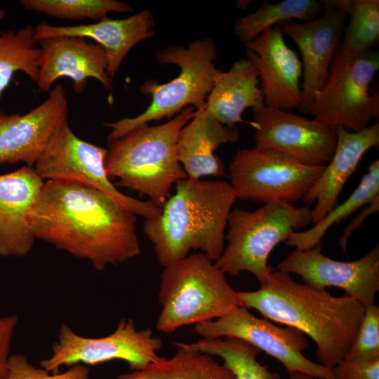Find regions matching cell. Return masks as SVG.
Returning a JSON list of instances; mask_svg holds the SVG:
<instances>
[{
    "mask_svg": "<svg viewBox=\"0 0 379 379\" xmlns=\"http://www.w3.org/2000/svg\"><path fill=\"white\" fill-rule=\"evenodd\" d=\"M18 321L17 314L0 317V379L7 377L10 345Z\"/></svg>",
    "mask_w": 379,
    "mask_h": 379,
    "instance_id": "836d02e7",
    "label": "cell"
},
{
    "mask_svg": "<svg viewBox=\"0 0 379 379\" xmlns=\"http://www.w3.org/2000/svg\"><path fill=\"white\" fill-rule=\"evenodd\" d=\"M203 338L234 337L241 339L277 359L288 374L300 372L319 379H336L333 369L310 360L302 354L310 343L301 331L281 327L239 307L223 317L195 325Z\"/></svg>",
    "mask_w": 379,
    "mask_h": 379,
    "instance_id": "7c38bea8",
    "label": "cell"
},
{
    "mask_svg": "<svg viewBox=\"0 0 379 379\" xmlns=\"http://www.w3.org/2000/svg\"><path fill=\"white\" fill-rule=\"evenodd\" d=\"M379 210V199L364 206L360 212L350 221L343 230L339 239V244L345 253H347V244L350 237L357 229L361 227L364 221L373 213Z\"/></svg>",
    "mask_w": 379,
    "mask_h": 379,
    "instance_id": "e575fe53",
    "label": "cell"
},
{
    "mask_svg": "<svg viewBox=\"0 0 379 379\" xmlns=\"http://www.w3.org/2000/svg\"><path fill=\"white\" fill-rule=\"evenodd\" d=\"M324 167L307 165L270 149H241L230 164V184L237 199L293 203L302 199Z\"/></svg>",
    "mask_w": 379,
    "mask_h": 379,
    "instance_id": "9c48e42d",
    "label": "cell"
},
{
    "mask_svg": "<svg viewBox=\"0 0 379 379\" xmlns=\"http://www.w3.org/2000/svg\"><path fill=\"white\" fill-rule=\"evenodd\" d=\"M332 369L336 379H379V359L364 361L343 359Z\"/></svg>",
    "mask_w": 379,
    "mask_h": 379,
    "instance_id": "d6a6232c",
    "label": "cell"
},
{
    "mask_svg": "<svg viewBox=\"0 0 379 379\" xmlns=\"http://www.w3.org/2000/svg\"><path fill=\"white\" fill-rule=\"evenodd\" d=\"M217 49L210 38L195 40L187 48L172 46L160 50L157 58L161 65L174 64L180 67L174 79L159 84L155 80L146 81L140 88L145 95H151L149 106L142 114L131 118L103 124L112 129L108 141L117 140L133 129L178 114L187 106L196 110L205 107V99L213 86L217 69L214 65Z\"/></svg>",
    "mask_w": 379,
    "mask_h": 379,
    "instance_id": "8992f818",
    "label": "cell"
},
{
    "mask_svg": "<svg viewBox=\"0 0 379 379\" xmlns=\"http://www.w3.org/2000/svg\"><path fill=\"white\" fill-rule=\"evenodd\" d=\"M175 184L161 213L143 222L157 262L164 267L192 250L215 262L225 248L229 215L237 200L230 182L186 178Z\"/></svg>",
    "mask_w": 379,
    "mask_h": 379,
    "instance_id": "3957f363",
    "label": "cell"
},
{
    "mask_svg": "<svg viewBox=\"0 0 379 379\" xmlns=\"http://www.w3.org/2000/svg\"><path fill=\"white\" fill-rule=\"evenodd\" d=\"M136 215L101 191L72 181L48 180L29 213L40 239L88 259L98 271L141 253Z\"/></svg>",
    "mask_w": 379,
    "mask_h": 379,
    "instance_id": "6da1fadb",
    "label": "cell"
},
{
    "mask_svg": "<svg viewBox=\"0 0 379 379\" xmlns=\"http://www.w3.org/2000/svg\"><path fill=\"white\" fill-rule=\"evenodd\" d=\"M0 258H1V257H0Z\"/></svg>",
    "mask_w": 379,
    "mask_h": 379,
    "instance_id": "74e56055",
    "label": "cell"
},
{
    "mask_svg": "<svg viewBox=\"0 0 379 379\" xmlns=\"http://www.w3.org/2000/svg\"><path fill=\"white\" fill-rule=\"evenodd\" d=\"M6 15L5 10L0 7V21L2 20Z\"/></svg>",
    "mask_w": 379,
    "mask_h": 379,
    "instance_id": "8d00e7d4",
    "label": "cell"
},
{
    "mask_svg": "<svg viewBox=\"0 0 379 379\" xmlns=\"http://www.w3.org/2000/svg\"><path fill=\"white\" fill-rule=\"evenodd\" d=\"M68 112L67 95L59 84L27 113L9 114L0 110V164L24 162L34 166L67 120Z\"/></svg>",
    "mask_w": 379,
    "mask_h": 379,
    "instance_id": "9a60e30c",
    "label": "cell"
},
{
    "mask_svg": "<svg viewBox=\"0 0 379 379\" xmlns=\"http://www.w3.org/2000/svg\"><path fill=\"white\" fill-rule=\"evenodd\" d=\"M379 199V160L368 166V171L349 197L340 204H336L318 222L304 231L294 232L285 241L288 246L308 250L321 242L331 226L338 224L350 215L364 206Z\"/></svg>",
    "mask_w": 379,
    "mask_h": 379,
    "instance_id": "d4e9b609",
    "label": "cell"
},
{
    "mask_svg": "<svg viewBox=\"0 0 379 379\" xmlns=\"http://www.w3.org/2000/svg\"><path fill=\"white\" fill-rule=\"evenodd\" d=\"M322 1L284 0L277 3L265 1L255 12L238 19L234 32L246 44L260 35L267 28L290 20L314 19L323 9Z\"/></svg>",
    "mask_w": 379,
    "mask_h": 379,
    "instance_id": "4316f807",
    "label": "cell"
},
{
    "mask_svg": "<svg viewBox=\"0 0 379 379\" xmlns=\"http://www.w3.org/2000/svg\"><path fill=\"white\" fill-rule=\"evenodd\" d=\"M240 131L235 126L222 124L205 109L195 110L180 131L176 143L178 159L187 177L199 180L206 175H226L225 165L214 151L222 144L236 143Z\"/></svg>",
    "mask_w": 379,
    "mask_h": 379,
    "instance_id": "7402d4cb",
    "label": "cell"
},
{
    "mask_svg": "<svg viewBox=\"0 0 379 379\" xmlns=\"http://www.w3.org/2000/svg\"><path fill=\"white\" fill-rule=\"evenodd\" d=\"M323 13L313 20L299 22L290 20L277 27L292 39L302 55L301 102L298 108L308 114L315 94L325 84L335 52L341 43L347 13L322 1Z\"/></svg>",
    "mask_w": 379,
    "mask_h": 379,
    "instance_id": "2e32d148",
    "label": "cell"
},
{
    "mask_svg": "<svg viewBox=\"0 0 379 379\" xmlns=\"http://www.w3.org/2000/svg\"><path fill=\"white\" fill-rule=\"evenodd\" d=\"M38 43L41 57L36 84L41 93L49 92L62 77L72 80L73 91L77 94L83 93L89 78L98 80L105 89L110 88L107 57L100 45L75 36L51 38Z\"/></svg>",
    "mask_w": 379,
    "mask_h": 379,
    "instance_id": "ac0fdd59",
    "label": "cell"
},
{
    "mask_svg": "<svg viewBox=\"0 0 379 379\" xmlns=\"http://www.w3.org/2000/svg\"><path fill=\"white\" fill-rule=\"evenodd\" d=\"M34 167L24 166L0 175V257L21 258L36 239L29 225V213L42 186Z\"/></svg>",
    "mask_w": 379,
    "mask_h": 379,
    "instance_id": "d6986e66",
    "label": "cell"
},
{
    "mask_svg": "<svg viewBox=\"0 0 379 379\" xmlns=\"http://www.w3.org/2000/svg\"><path fill=\"white\" fill-rule=\"evenodd\" d=\"M277 270L296 274L314 288H342L366 307L375 304L379 291V246L357 260L340 261L324 255L321 242L308 250L295 248L278 263Z\"/></svg>",
    "mask_w": 379,
    "mask_h": 379,
    "instance_id": "5bb4252c",
    "label": "cell"
},
{
    "mask_svg": "<svg viewBox=\"0 0 379 379\" xmlns=\"http://www.w3.org/2000/svg\"><path fill=\"white\" fill-rule=\"evenodd\" d=\"M258 290L239 291L243 307L264 318L294 328L316 344L320 364L333 368L350 350L366 307L348 296H333L326 289L297 282L291 274L273 270Z\"/></svg>",
    "mask_w": 379,
    "mask_h": 379,
    "instance_id": "7a4b0ae2",
    "label": "cell"
},
{
    "mask_svg": "<svg viewBox=\"0 0 379 379\" xmlns=\"http://www.w3.org/2000/svg\"><path fill=\"white\" fill-rule=\"evenodd\" d=\"M161 347V340L150 328L138 330L131 319H120L112 333L97 338L79 335L62 324L51 357L40 364L48 372L57 373L64 365H95L119 359L126 361L132 371H139L161 358L157 354Z\"/></svg>",
    "mask_w": 379,
    "mask_h": 379,
    "instance_id": "8fae6325",
    "label": "cell"
},
{
    "mask_svg": "<svg viewBox=\"0 0 379 379\" xmlns=\"http://www.w3.org/2000/svg\"><path fill=\"white\" fill-rule=\"evenodd\" d=\"M8 374L6 379H88L89 368L76 364L67 371L50 374L49 372L32 365L27 357L20 354L9 356Z\"/></svg>",
    "mask_w": 379,
    "mask_h": 379,
    "instance_id": "1f68e13d",
    "label": "cell"
},
{
    "mask_svg": "<svg viewBox=\"0 0 379 379\" xmlns=\"http://www.w3.org/2000/svg\"><path fill=\"white\" fill-rule=\"evenodd\" d=\"M194 112L187 106L164 124L142 125L109 141L105 168L109 178L118 179L114 185L136 191L162 207L172 185L187 178L178 159L176 143Z\"/></svg>",
    "mask_w": 379,
    "mask_h": 379,
    "instance_id": "277c9868",
    "label": "cell"
},
{
    "mask_svg": "<svg viewBox=\"0 0 379 379\" xmlns=\"http://www.w3.org/2000/svg\"><path fill=\"white\" fill-rule=\"evenodd\" d=\"M312 210L293 203L273 201L253 211L232 209L227 221V244L214 262L225 274H253L261 283L274 268L267 264L272 250L294 232L312 222Z\"/></svg>",
    "mask_w": 379,
    "mask_h": 379,
    "instance_id": "52a82bcc",
    "label": "cell"
},
{
    "mask_svg": "<svg viewBox=\"0 0 379 379\" xmlns=\"http://www.w3.org/2000/svg\"><path fill=\"white\" fill-rule=\"evenodd\" d=\"M190 345L204 353L220 357L236 379H280L278 373L272 371L257 360L260 350L241 339L234 337L202 338Z\"/></svg>",
    "mask_w": 379,
    "mask_h": 379,
    "instance_id": "83f0119b",
    "label": "cell"
},
{
    "mask_svg": "<svg viewBox=\"0 0 379 379\" xmlns=\"http://www.w3.org/2000/svg\"><path fill=\"white\" fill-rule=\"evenodd\" d=\"M259 83L258 72L247 58L237 60L227 72L218 69L205 109L223 125L244 122L253 127V121L244 120L241 115L248 108L255 112L265 106Z\"/></svg>",
    "mask_w": 379,
    "mask_h": 379,
    "instance_id": "603a6c76",
    "label": "cell"
},
{
    "mask_svg": "<svg viewBox=\"0 0 379 379\" xmlns=\"http://www.w3.org/2000/svg\"><path fill=\"white\" fill-rule=\"evenodd\" d=\"M247 59L256 69L265 106L281 110L298 109L301 102L302 62L286 44L277 27L267 28L244 44Z\"/></svg>",
    "mask_w": 379,
    "mask_h": 379,
    "instance_id": "e0dca14e",
    "label": "cell"
},
{
    "mask_svg": "<svg viewBox=\"0 0 379 379\" xmlns=\"http://www.w3.org/2000/svg\"><path fill=\"white\" fill-rule=\"evenodd\" d=\"M379 69V53H352L340 45L331 60L328 75L309 109L314 119L332 127L361 131L379 117L378 88L370 86Z\"/></svg>",
    "mask_w": 379,
    "mask_h": 379,
    "instance_id": "ba28073f",
    "label": "cell"
},
{
    "mask_svg": "<svg viewBox=\"0 0 379 379\" xmlns=\"http://www.w3.org/2000/svg\"><path fill=\"white\" fill-rule=\"evenodd\" d=\"M36 43L35 27L32 25L17 31H0V99L17 72L37 83L41 51Z\"/></svg>",
    "mask_w": 379,
    "mask_h": 379,
    "instance_id": "484cf974",
    "label": "cell"
},
{
    "mask_svg": "<svg viewBox=\"0 0 379 379\" xmlns=\"http://www.w3.org/2000/svg\"><path fill=\"white\" fill-rule=\"evenodd\" d=\"M107 154V149L75 135L67 120L34 168L41 179L82 183L101 191L136 215L145 219L158 216L161 207L124 194L110 181L105 168Z\"/></svg>",
    "mask_w": 379,
    "mask_h": 379,
    "instance_id": "30bf717a",
    "label": "cell"
},
{
    "mask_svg": "<svg viewBox=\"0 0 379 379\" xmlns=\"http://www.w3.org/2000/svg\"><path fill=\"white\" fill-rule=\"evenodd\" d=\"M26 10L60 19L80 21L100 20L109 12L128 13L133 9L117 0H20Z\"/></svg>",
    "mask_w": 379,
    "mask_h": 379,
    "instance_id": "f546056e",
    "label": "cell"
},
{
    "mask_svg": "<svg viewBox=\"0 0 379 379\" xmlns=\"http://www.w3.org/2000/svg\"><path fill=\"white\" fill-rule=\"evenodd\" d=\"M174 344L176 352L171 358L161 357L141 370L121 374L117 379H236L231 370L212 355L190 344Z\"/></svg>",
    "mask_w": 379,
    "mask_h": 379,
    "instance_id": "cb8c5ba5",
    "label": "cell"
},
{
    "mask_svg": "<svg viewBox=\"0 0 379 379\" xmlns=\"http://www.w3.org/2000/svg\"><path fill=\"white\" fill-rule=\"evenodd\" d=\"M253 114L255 147L277 151L307 165L325 166L330 161L336 144L335 128L266 106Z\"/></svg>",
    "mask_w": 379,
    "mask_h": 379,
    "instance_id": "4fadbf2b",
    "label": "cell"
},
{
    "mask_svg": "<svg viewBox=\"0 0 379 379\" xmlns=\"http://www.w3.org/2000/svg\"><path fill=\"white\" fill-rule=\"evenodd\" d=\"M214 261L199 252L164 267L156 328L171 333L182 326L219 319L241 302Z\"/></svg>",
    "mask_w": 379,
    "mask_h": 379,
    "instance_id": "5b68a950",
    "label": "cell"
},
{
    "mask_svg": "<svg viewBox=\"0 0 379 379\" xmlns=\"http://www.w3.org/2000/svg\"><path fill=\"white\" fill-rule=\"evenodd\" d=\"M350 15L340 46L352 53L371 50L379 40L378 0H331Z\"/></svg>",
    "mask_w": 379,
    "mask_h": 379,
    "instance_id": "f1b7e54d",
    "label": "cell"
},
{
    "mask_svg": "<svg viewBox=\"0 0 379 379\" xmlns=\"http://www.w3.org/2000/svg\"><path fill=\"white\" fill-rule=\"evenodd\" d=\"M379 359V307L373 304L365 314L354 343L344 359L356 361Z\"/></svg>",
    "mask_w": 379,
    "mask_h": 379,
    "instance_id": "4dcf8cb0",
    "label": "cell"
},
{
    "mask_svg": "<svg viewBox=\"0 0 379 379\" xmlns=\"http://www.w3.org/2000/svg\"><path fill=\"white\" fill-rule=\"evenodd\" d=\"M288 379H317L310 375L306 373L295 372L291 374H289Z\"/></svg>",
    "mask_w": 379,
    "mask_h": 379,
    "instance_id": "d590c367",
    "label": "cell"
},
{
    "mask_svg": "<svg viewBox=\"0 0 379 379\" xmlns=\"http://www.w3.org/2000/svg\"><path fill=\"white\" fill-rule=\"evenodd\" d=\"M153 15L145 9L128 18H106L86 25L62 26L43 22L35 27V37L37 41L59 36L93 39L106 52L107 72L112 80L130 50L139 42L153 36Z\"/></svg>",
    "mask_w": 379,
    "mask_h": 379,
    "instance_id": "ffe728a7",
    "label": "cell"
},
{
    "mask_svg": "<svg viewBox=\"0 0 379 379\" xmlns=\"http://www.w3.org/2000/svg\"><path fill=\"white\" fill-rule=\"evenodd\" d=\"M336 144L321 175L302 197L305 203L316 202L312 223L320 221L336 204L345 185L355 172L364 155L379 145L378 121L366 128L351 132L335 128Z\"/></svg>",
    "mask_w": 379,
    "mask_h": 379,
    "instance_id": "44dd1931",
    "label": "cell"
}]
</instances>
